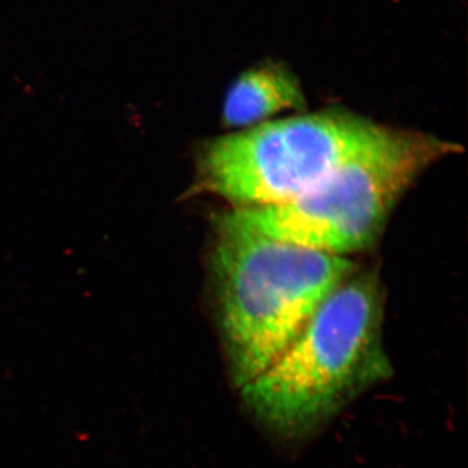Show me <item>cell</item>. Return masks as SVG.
Instances as JSON below:
<instances>
[{
  "mask_svg": "<svg viewBox=\"0 0 468 468\" xmlns=\"http://www.w3.org/2000/svg\"><path fill=\"white\" fill-rule=\"evenodd\" d=\"M383 323L380 277L358 268L322 302L284 353L239 389L243 405L271 435L285 441L313 436L392 377Z\"/></svg>",
  "mask_w": 468,
  "mask_h": 468,
  "instance_id": "cell-1",
  "label": "cell"
},
{
  "mask_svg": "<svg viewBox=\"0 0 468 468\" xmlns=\"http://www.w3.org/2000/svg\"><path fill=\"white\" fill-rule=\"evenodd\" d=\"M209 285L221 344L239 390L295 340L322 302L358 270L347 257L277 241L215 218Z\"/></svg>",
  "mask_w": 468,
  "mask_h": 468,
  "instance_id": "cell-2",
  "label": "cell"
},
{
  "mask_svg": "<svg viewBox=\"0 0 468 468\" xmlns=\"http://www.w3.org/2000/svg\"><path fill=\"white\" fill-rule=\"evenodd\" d=\"M388 126L345 110L298 113L206 141L185 197H218L232 209L297 198L378 143Z\"/></svg>",
  "mask_w": 468,
  "mask_h": 468,
  "instance_id": "cell-4",
  "label": "cell"
},
{
  "mask_svg": "<svg viewBox=\"0 0 468 468\" xmlns=\"http://www.w3.org/2000/svg\"><path fill=\"white\" fill-rule=\"evenodd\" d=\"M460 150V144L437 135L389 128L297 198L223 215L277 241L347 257L371 249L409 187Z\"/></svg>",
  "mask_w": 468,
  "mask_h": 468,
  "instance_id": "cell-3",
  "label": "cell"
},
{
  "mask_svg": "<svg viewBox=\"0 0 468 468\" xmlns=\"http://www.w3.org/2000/svg\"><path fill=\"white\" fill-rule=\"evenodd\" d=\"M306 107L298 77L284 64L266 61L233 80L224 97L221 122L230 131H243L271 122L280 113L301 112Z\"/></svg>",
  "mask_w": 468,
  "mask_h": 468,
  "instance_id": "cell-5",
  "label": "cell"
}]
</instances>
